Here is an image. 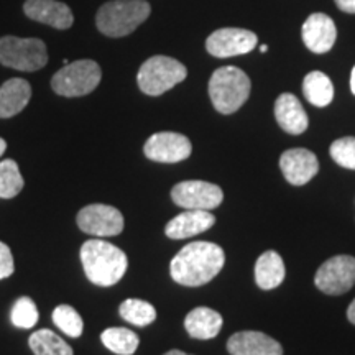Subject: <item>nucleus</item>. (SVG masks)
I'll list each match as a JSON object with an SVG mask.
<instances>
[{"mask_svg": "<svg viewBox=\"0 0 355 355\" xmlns=\"http://www.w3.org/2000/svg\"><path fill=\"white\" fill-rule=\"evenodd\" d=\"M171 199L183 209L212 211L224 201V193L217 184L207 181H183L171 189Z\"/></svg>", "mask_w": 355, "mask_h": 355, "instance_id": "nucleus-9", "label": "nucleus"}, {"mask_svg": "<svg viewBox=\"0 0 355 355\" xmlns=\"http://www.w3.org/2000/svg\"><path fill=\"white\" fill-rule=\"evenodd\" d=\"M275 117L278 125L290 135H301L309 125L308 115L296 96L285 92L275 102Z\"/></svg>", "mask_w": 355, "mask_h": 355, "instance_id": "nucleus-18", "label": "nucleus"}, {"mask_svg": "<svg viewBox=\"0 0 355 355\" xmlns=\"http://www.w3.org/2000/svg\"><path fill=\"white\" fill-rule=\"evenodd\" d=\"M24 189V178L13 159L0 162V199L15 198Z\"/></svg>", "mask_w": 355, "mask_h": 355, "instance_id": "nucleus-26", "label": "nucleus"}, {"mask_svg": "<svg viewBox=\"0 0 355 355\" xmlns=\"http://www.w3.org/2000/svg\"><path fill=\"white\" fill-rule=\"evenodd\" d=\"M250 78L235 66L214 71L209 79V96L217 112L229 115L237 112L250 96Z\"/></svg>", "mask_w": 355, "mask_h": 355, "instance_id": "nucleus-4", "label": "nucleus"}, {"mask_svg": "<svg viewBox=\"0 0 355 355\" xmlns=\"http://www.w3.org/2000/svg\"><path fill=\"white\" fill-rule=\"evenodd\" d=\"M6 148H7V144H6V140H3V139H0V157H2V155L6 153Z\"/></svg>", "mask_w": 355, "mask_h": 355, "instance_id": "nucleus-34", "label": "nucleus"}, {"mask_svg": "<svg viewBox=\"0 0 355 355\" xmlns=\"http://www.w3.org/2000/svg\"><path fill=\"white\" fill-rule=\"evenodd\" d=\"M150 12L152 7L145 0H112L99 8L96 25L105 37H127L148 19Z\"/></svg>", "mask_w": 355, "mask_h": 355, "instance_id": "nucleus-3", "label": "nucleus"}, {"mask_svg": "<svg viewBox=\"0 0 355 355\" xmlns=\"http://www.w3.org/2000/svg\"><path fill=\"white\" fill-rule=\"evenodd\" d=\"M260 51H261V53L268 51V46H266V44H261V46H260Z\"/></svg>", "mask_w": 355, "mask_h": 355, "instance_id": "nucleus-36", "label": "nucleus"}, {"mask_svg": "<svg viewBox=\"0 0 355 355\" xmlns=\"http://www.w3.org/2000/svg\"><path fill=\"white\" fill-rule=\"evenodd\" d=\"M303 92L309 104L316 107H326L334 99V86L329 76L321 71H313L303 81Z\"/></svg>", "mask_w": 355, "mask_h": 355, "instance_id": "nucleus-22", "label": "nucleus"}, {"mask_svg": "<svg viewBox=\"0 0 355 355\" xmlns=\"http://www.w3.org/2000/svg\"><path fill=\"white\" fill-rule=\"evenodd\" d=\"M78 227L94 237H114L123 230V216L107 204H91L78 214Z\"/></svg>", "mask_w": 355, "mask_h": 355, "instance_id": "nucleus-10", "label": "nucleus"}, {"mask_svg": "<svg viewBox=\"0 0 355 355\" xmlns=\"http://www.w3.org/2000/svg\"><path fill=\"white\" fill-rule=\"evenodd\" d=\"M314 285L326 295L339 296L355 285V257L336 255L319 266Z\"/></svg>", "mask_w": 355, "mask_h": 355, "instance_id": "nucleus-8", "label": "nucleus"}, {"mask_svg": "<svg viewBox=\"0 0 355 355\" xmlns=\"http://www.w3.org/2000/svg\"><path fill=\"white\" fill-rule=\"evenodd\" d=\"M279 168L288 183L303 186L318 175L319 162L316 155L306 148L286 150L279 158Z\"/></svg>", "mask_w": 355, "mask_h": 355, "instance_id": "nucleus-13", "label": "nucleus"}, {"mask_svg": "<svg viewBox=\"0 0 355 355\" xmlns=\"http://www.w3.org/2000/svg\"><path fill=\"white\" fill-rule=\"evenodd\" d=\"M230 355H283V347L273 337L259 331H242L227 340Z\"/></svg>", "mask_w": 355, "mask_h": 355, "instance_id": "nucleus-16", "label": "nucleus"}, {"mask_svg": "<svg viewBox=\"0 0 355 355\" xmlns=\"http://www.w3.org/2000/svg\"><path fill=\"white\" fill-rule=\"evenodd\" d=\"M329 153L339 166L355 170V137H344L331 145Z\"/></svg>", "mask_w": 355, "mask_h": 355, "instance_id": "nucleus-29", "label": "nucleus"}, {"mask_svg": "<svg viewBox=\"0 0 355 355\" xmlns=\"http://www.w3.org/2000/svg\"><path fill=\"white\" fill-rule=\"evenodd\" d=\"M257 35L243 28H220L209 35L206 48L216 58H232L250 53L257 46Z\"/></svg>", "mask_w": 355, "mask_h": 355, "instance_id": "nucleus-12", "label": "nucleus"}, {"mask_svg": "<svg viewBox=\"0 0 355 355\" xmlns=\"http://www.w3.org/2000/svg\"><path fill=\"white\" fill-rule=\"evenodd\" d=\"M286 270L283 259L275 250L263 252L255 263V282L261 290H275L285 279Z\"/></svg>", "mask_w": 355, "mask_h": 355, "instance_id": "nucleus-21", "label": "nucleus"}, {"mask_svg": "<svg viewBox=\"0 0 355 355\" xmlns=\"http://www.w3.org/2000/svg\"><path fill=\"white\" fill-rule=\"evenodd\" d=\"M123 321L133 324V326H148L157 319V309L152 304L141 300H125L119 308Z\"/></svg>", "mask_w": 355, "mask_h": 355, "instance_id": "nucleus-25", "label": "nucleus"}, {"mask_svg": "<svg viewBox=\"0 0 355 355\" xmlns=\"http://www.w3.org/2000/svg\"><path fill=\"white\" fill-rule=\"evenodd\" d=\"M216 224L214 214L211 211L201 209H184V212L178 214L166 224L165 234L173 241H181V239H189L194 235L206 232Z\"/></svg>", "mask_w": 355, "mask_h": 355, "instance_id": "nucleus-17", "label": "nucleus"}, {"mask_svg": "<svg viewBox=\"0 0 355 355\" xmlns=\"http://www.w3.org/2000/svg\"><path fill=\"white\" fill-rule=\"evenodd\" d=\"M102 344L117 355H132L139 349L140 339L135 332L125 327H109L101 334Z\"/></svg>", "mask_w": 355, "mask_h": 355, "instance_id": "nucleus-23", "label": "nucleus"}, {"mask_svg": "<svg viewBox=\"0 0 355 355\" xmlns=\"http://www.w3.org/2000/svg\"><path fill=\"white\" fill-rule=\"evenodd\" d=\"M24 12L28 19L58 30H68L74 24L71 8L58 0H26Z\"/></svg>", "mask_w": 355, "mask_h": 355, "instance_id": "nucleus-15", "label": "nucleus"}, {"mask_svg": "<svg viewBox=\"0 0 355 355\" xmlns=\"http://www.w3.org/2000/svg\"><path fill=\"white\" fill-rule=\"evenodd\" d=\"M101 78V66L96 61L79 60L58 71L51 79V87L60 96L81 97L94 91L99 86Z\"/></svg>", "mask_w": 355, "mask_h": 355, "instance_id": "nucleus-7", "label": "nucleus"}, {"mask_svg": "<svg viewBox=\"0 0 355 355\" xmlns=\"http://www.w3.org/2000/svg\"><path fill=\"white\" fill-rule=\"evenodd\" d=\"M81 261L87 279L97 286H114L127 272L128 260L119 247L105 241H87L81 247Z\"/></svg>", "mask_w": 355, "mask_h": 355, "instance_id": "nucleus-2", "label": "nucleus"}, {"mask_svg": "<svg viewBox=\"0 0 355 355\" xmlns=\"http://www.w3.org/2000/svg\"><path fill=\"white\" fill-rule=\"evenodd\" d=\"M225 263L224 250L211 242H191L170 263L171 278L183 286H202L216 278Z\"/></svg>", "mask_w": 355, "mask_h": 355, "instance_id": "nucleus-1", "label": "nucleus"}, {"mask_svg": "<svg viewBox=\"0 0 355 355\" xmlns=\"http://www.w3.org/2000/svg\"><path fill=\"white\" fill-rule=\"evenodd\" d=\"M28 345L35 355H73L71 345L50 329L33 332L28 339Z\"/></svg>", "mask_w": 355, "mask_h": 355, "instance_id": "nucleus-24", "label": "nucleus"}, {"mask_svg": "<svg viewBox=\"0 0 355 355\" xmlns=\"http://www.w3.org/2000/svg\"><path fill=\"white\" fill-rule=\"evenodd\" d=\"M350 89H352V92L355 94V66L352 69V74H350Z\"/></svg>", "mask_w": 355, "mask_h": 355, "instance_id": "nucleus-33", "label": "nucleus"}, {"mask_svg": "<svg viewBox=\"0 0 355 355\" xmlns=\"http://www.w3.org/2000/svg\"><path fill=\"white\" fill-rule=\"evenodd\" d=\"M145 157L158 163H180L191 157L193 145L188 137L176 132L153 133L144 146Z\"/></svg>", "mask_w": 355, "mask_h": 355, "instance_id": "nucleus-11", "label": "nucleus"}, {"mask_svg": "<svg viewBox=\"0 0 355 355\" xmlns=\"http://www.w3.org/2000/svg\"><path fill=\"white\" fill-rule=\"evenodd\" d=\"M13 272H15V265H13L12 250L7 243L0 242V279L12 277Z\"/></svg>", "mask_w": 355, "mask_h": 355, "instance_id": "nucleus-30", "label": "nucleus"}, {"mask_svg": "<svg viewBox=\"0 0 355 355\" xmlns=\"http://www.w3.org/2000/svg\"><path fill=\"white\" fill-rule=\"evenodd\" d=\"M222 316L211 308L193 309L184 319V327L188 334L194 339L209 340L219 334L222 329Z\"/></svg>", "mask_w": 355, "mask_h": 355, "instance_id": "nucleus-20", "label": "nucleus"}, {"mask_svg": "<svg viewBox=\"0 0 355 355\" xmlns=\"http://www.w3.org/2000/svg\"><path fill=\"white\" fill-rule=\"evenodd\" d=\"M48 63L46 44L38 38H0V64L7 68L33 73Z\"/></svg>", "mask_w": 355, "mask_h": 355, "instance_id": "nucleus-6", "label": "nucleus"}, {"mask_svg": "<svg viewBox=\"0 0 355 355\" xmlns=\"http://www.w3.org/2000/svg\"><path fill=\"white\" fill-rule=\"evenodd\" d=\"M32 86L20 78H12L0 87V119H10L26 107Z\"/></svg>", "mask_w": 355, "mask_h": 355, "instance_id": "nucleus-19", "label": "nucleus"}, {"mask_svg": "<svg viewBox=\"0 0 355 355\" xmlns=\"http://www.w3.org/2000/svg\"><path fill=\"white\" fill-rule=\"evenodd\" d=\"M188 69L183 63L170 56H152L140 66L137 83L146 96H162L176 84L183 83Z\"/></svg>", "mask_w": 355, "mask_h": 355, "instance_id": "nucleus-5", "label": "nucleus"}, {"mask_svg": "<svg viewBox=\"0 0 355 355\" xmlns=\"http://www.w3.org/2000/svg\"><path fill=\"white\" fill-rule=\"evenodd\" d=\"M165 355H189V354H186V352H183V350H170V352H166Z\"/></svg>", "mask_w": 355, "mask_h": 355, "instance_id": "nucleus-35", "label": "nucleus"}, {"mask_svg": "<svg viewBox=\"0 0 355 355\" xmlns=\"http://www.w3.org/2000/svg\"><path fill=\"white\" fill-rule=\"evenodd\" d=\"M53 322L69 337H79L83 334L84 322L73 306L60 304L53 311Z\"/></svg>", "mask_w": 355, "mask_h": 355, "instance_id": "nucleus-27", "label": "nucleus"}, {"mask_svg": "<svg viewBox=\"0 0 355 355\" xmlns=\"http://www.w3.org/2000/svg\"><path fill=\"white\" fill-rule=\"evenodd\" d=\"M336 6L345 13H355V0H334Z\"/></svg>", "mask_w": 355, "mask_h": 355, "instance_id": "nucleus-31", "label": "nucleus"}, {"mask_svg": "<svg viewBox=\"0 0 355 355\" xmlns=\"http://www.w3.org/2000/svg\"><path fill=\"white\" fill-rule=\"evenodd\" d=\"M347 319L355 326V300L350 303L349 309H347Z\"/></svg>", "mask_w": 355, "mask_h": 355, "instance_id": "nucleus-32", "label": "nucleus"}, {"mask_svg": "<svg viewBox=\"0 0 355 355\" xmlns=\"http://www.w3.org/2000/svg\"><path fill=\"white\" fill-rule=\"evenodd\" d=\"M38 319L40 314L33 300L21 296V298L17 300L15 304L12 306L10 321L13 326L19 327V329H32L35 324L38 322Z\"/></svg>", "mask_w": 355, "mask_h": 355, "instance_id": "nucleus-28", "label": "nucleus"}, {"mask_svg": "<svg viewBox=\"0 0 355 355\" xmlns=\"http://www.w3.org/2000/svg\"><path fill=\"white\" fill-rule=\"evenodd\" d=\"M303 42L309 51L327 53L334 46L337 38V28L334 20L326 13H311L301 28Z\"/></svg>", "mask_w": 355, "mask_h": 355, "instance_id": "nucleus-14", "label": "nucleus"}]
</instances>
